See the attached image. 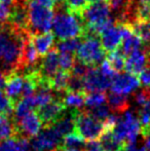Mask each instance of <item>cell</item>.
Here are the masks:
<instances>
[{
    "label": "cell",
    "instance_id": "1",
    "mask_svg": "<svg viewBox=\"0 0 150 151\" xmlns=\"http://www.w3.org/2000/svg\"><path fill=\"white\" fill-rule=\"evenodd\" d=\"M52 28L54 35L60 40L81 38L86 35L81 18L69 12L66 7L64 10L59 7V12L55 14Z\"/></svg>",
    "mask_w": 150,
    "mask_h": 151
},
{
    "label": "cell",
    "instance_id": "2",
    "mask_svg": "<svg viewBox=\"0 0 150 151\" xmlns=\"http://www.w3.org/2000/svg\"><path fill=\"white\" fill-rule=\"evenodd\" d=\"M110 12V5L107 1L90 3L80 17L85 28L86 35L99 36L103 28L112 20Z\"/></svg>",
    "mask_w": 150,
    "mask_h": 151
},
{
    "label": "cell",
    "instance_id": "3",
    "mask_svg": "<svg viewBox=\"0 0 150 151\" xmlns=\"http://www.w3.org/2000/svg\"><path fill=\"white\" fill-rule=\"evenodd\" d=\"M28 28L30 34H40L50 32L52 27L55 12L52 7L38 4L36 2L28 1Z\"/></svg>",
    "mask_w": 150,
    "mask_h": 151
},
{
    "label": "cell",
    "instance_id": "4",
    "mask_svg": "<svg viewBox=\"0 0 150 151\" xmlns=\"http://www.w3.org/2000/svg\"><path fill=\"white\" fill-rule=\"evenodd\" d=\"M141 127L138 114L132 110H126L123 115L119 116L112 132L116 140L123 145L124 143H135L138 141Z\"/></svg>",
    "mask_w": 150,
    "mask_h": 151
},
{
    "label": "cell",
    "instance_id": "5",
    "mask_svg": "<svg viewBox=\"0 0 150 151\" xmlns=\"http://www.w3.org/2000/svg\"><path fill=\"white\" fill-rule=\"evenodd\" d=\"M82 39L76 50V60L88 67H98L105 58L102 43L96 35H85Z\"/></svg>",
    "mask_w": 150,
    "mask_h": 151
},
{
    "label": "cell",
    "instance_id": "6",
    "mask_svg": "<svg viewBox=\"0 0 150 151\" xmlns=\"http://www.w3.org/2000/svg\"><path fill=\"white\" fill-rule=\"evenodd\" d=\"M76 132L86 142L98 141L105 132L104 122L96 119L88 111H78L75 118Z\"/></svg>",
    "mask_w": 150,
    "mask_h": 151
},
{
    "label": "cell",
    "instance_id": "7",
    "mask_svg": "<svg viewBox=\"0 0 150 151\" xmlns=\"http://www.w3.org/2000/svg\"><path fill=\"white\" fill-rule=\"evenodd\" d=\"M63 138L54 127H42L40 133L32 138V151H54L62 146Z\"/></svg>",
    "mask_w": 150,
    "mask_h": 151
},
{
    "label": "cell",
    "instance_id": "8",
    "mask_svg": "<svg viewBox=\"0 0 150 151\" xmlns=\"http://www.w3.org/2000/svg\"><path fill=\"white\" fill-rule=\"evenodd\" d=\"M66 109L67 108L65 107L62 99L59 98V99L52 100L50 103L38 108L36 113L39 116L43 127H48L54 125V123L64 114Z\"/></svg>",
    "mask_w": 150,
    "mask_h": 151
},
{
    "label": "cell",
    "instance_id": "9",
    "mask_svg": "<svg viewBox=\"0 0 150 151\" xmlns=\"http://www.w3.org/2000/svg\"><path fill=\"white\" fill-rule=\"evenodd\" d=\"M111 86V79L101 73L98 67H90L83 76L84 93L105 91Z\"/></svg>",
    "mask_w": 150,
    "mask_h": 151
},
{
    "label": "cell",
    "instance_id": "10",
    "mask_svg": "<svg viewBox=\"0 0 150 151\" xmlns=\"http://www.w3.org/2000/svg\"><path fill=\"white\" fill-rule=\"evenodd\" d=\"M139 78L131 73H117L111 80L110 88L113 93L128 96L136 91L140 86Z\"/></svg>",
    "mask_w": 150,
    "mask_h": 151
},
{
    "label": "cell",
    "instance_id": "11",
    "mask_svg": "<svg viewBox=\"0 0 150 151\" xmlns=\"http://www.w3.org/2000/svg\"><path fill=\"white\" fill-rule=\"evenodd\" d=\"M99 36L105 52L109 54L118 50L122 41V32L119 23H111L99 34Z\"/></svg>",
    "mask_w": 150,
    "mask_h": 151
},
{
    "label": "cell",
    "instance_id": "12",
    "mask_svg": "<svg viewBox=\"0 0 150 151\" xmlns=\"http://www.w3.org/2000/svg\"><path fill=\"white\" fill-rule=\"evenodd\" d=\"M16 125L18 129V135H22L28 138H33L37 136L43 127L36 111H31L20 121H18Z\"/></svg>",
    "mask_w": 150,
    "mask_h": 151
},
{
    "label": "cell",
    "instance_id": "13",
    "mask_svg": "<svg viewBox=\"0 0 150 151\" xmlns=\"http://www.w3.org/2000/svg\"><path fill=\"white\" fill-rule=\"evenodd\" d=\"M59 52L56 47H54L46 56L43 57L40 65L38 66L39 75L44 81H50L55 74L60 70L59 65Z\"/></svg>",
    "mask_w": 150,
    "mask_h": 151
},
{
    "label": "cell",
    "instance_id": "14",
    "mask_svg": "<svg viewBox=\"0 0 150 151\" xmlns=\"http://www.w3.org/2000/svg\"><path fill=\"white\" fill-rule=\"evenodd\" d=\"M23 84H24V74H22L21 72L14 71L6 75L4 93L12 102L14 106L19 100L22 99Z\"/></svg>",
    "mask_w": 150,
    "mask_h": 151
},
{
    "label": "cell",
    "instance_id": "15",
    "mask_svg": "<svg viewBox=\"0 0 150 151\" xmlns=\"http://www.w3.org/2000/svg\"><path fill=\"white\" fill-rule=\"evenodd\" d=\"M147 62H148L147 52L142 50H136V52L128 55V58L126 59L124 70L128 73H131L133 75L137 76L146 68Z\"/></svg>",
    "mask_w": 150,
    "mask_h": 151
},
{
    "label": "cell",
    "instance_id": "16",
    "mask_svg": "<svg viewBox=\"0 0 150 151\" xmlns=\"http://www.w3.org/2000/svg\"><path fill=\"white\" fill-rule=\"evenodd\" d=\"M78 111H79V110L68 109V108H67L66 111L64 112V114L54 123L52 127H55V129H56L62 137L70 135V134L74 133L76 131L75 118H76V115H77Z\"/></svg>",
    "mask_w": 150,
    "mask_h": 151
},
{
    "label": "cell",
    "instance_id": "17",
    "mask_svg": "<svg viewBox=\"0 0 150 151\" xmlns=\"http://www.w3.org/2000/svg\"><path fill=\"white\" fill-rule=\"evenodd\" d=\"M31 38H32L33 44H34L38 56L41 57V58L46 56L54 48V43H55L54 33L45 32V33L33 34V35L31 34Z\"/></svg>",
    "mask_w": 150,
    "mask_h": 151
},
{
    "label": "cell",
    "instance_id": "18",
    "mask_svg": "<svg viewBox=\"0 0 150 151\" xmlns=\"http://www.w3.org/2000/svg\"><path fill=\"white\" fill-rule=\"evenodd\" d=\"M107 102H108L109 108L116 114L124 113L130 107L128 96L119 95V93H113V91H111L107 96Z\"/></svg>",
    "mask_w": 150,
    "mask_h": 151
},
{
    "label": "cell",
    "instance_id": "19",
    "mask_svg": "<svg viewBox=\"0 0 150 151\" xmlns=\"http://www.w3.org/2000/svg\"><path fill=\"white\" fill-rule=\"evenodd\" d=\"M85 96L84 91H66L62 96V101L68 109L80 110L85 103Z\"/></svg>",
    "mask_w": 150,
    "mask_h": 151
},
{
    "label": "cell",
    "instance_id": "20",
    "mask_svg": "<svg viewBox=\"0 0 150 151\" xmlns=\"http://www.w3.org/2000/svg\"><path fill=\"white\" fill-rule=\"evenodd\" d=\"M17 135H18V129L12 117L0 113V141L16 137Z\"/></svg>",
    "mask_w": 150,
    "mask_h": 151
},
{
    "label": "cell",
    "instance_id": "21",
    "mask_svg": "<svg viewBox=\"0 0 150 151\" xmlns=\"http://www.w3.org/2000/svg\"><path fill=\"white\" fill-rule=\"evenodd\" d=\"M71 73L63 70H59L55 76L48 81L50 88L54 91H57L58 93H63L67 91V86L70 79Z\"/></svg>",
    "mask_w": 150,
    "mask_h": 151
},
{
    "label": "cell",
    "instance_id": "22",
    "mask_svg": "<svg viewBox=\"0 0 150 151\" xmlns=\"http://www.w3.org/2000/svg\"><path fill=\"white\" fill-rule=\"evenodd\" d=\"M99 142H100L103 151H116L123 146L120 142L116 140L112 131H105L101 136Z\"/></svg>",
    "mask_w": 150,
    "mask_h": 151
},
{
    "label": "cell",
    "instance_id": "23",
    "mask_svg": "<svg viewBox=\"0 0 150 151\" xmlns=\"http://www.w3.org/2000/svg\"><path fill=\"white\" fill-rule=\"evenodd\" d=\"M86 145V142L77 132L67 135L64 137L62 141V146L61 147L71 148V149H84Z\"/></svg>",
    "mask_w": 150,
    "mask_h": 151
},
{
    "label": "cell",
    "instance_id": "24",
    "mask_svg": "<svg viewBox=\"0 0 150 151\" xmlns=\"http://www.w3.org/2000/svg\"><path fill=\"white\" fill-rule=\"evenodd\" d=\"M107 102V95L105 91H92L88 93L85 96V103L84 105L88 109H93L98 106H101Z\"/></svg>",
    "mask_w": 150,
    "mask_h": 151
},
{
    "label": "cell",
    "instance_id": "25",
    "mask_svg": "<svg viewBox=\"0 0 150 151\" xmlns=\"http://www.w3.org/2000/svg\"><path fill=\"white\" fill-rule=\"evenodd\" d=\"M88 5H90V0H65L66 9L78 17L82 16Z\"/></svg>",
    "mask_w": 150,
    "mask_h": 151
},
{
    "label": "cell",
    "instance_id": "26",
    "mask_svg": "<svg viewBox=\"0 0 150 151\" xmlns=\"http://www.w3.org/2000/svg\"><path fill=\"white\" fill-rule=\"evenodd\" d=\"M81 38H72V39H66V40H60L57 43V50L59 52H76V50H78L81 42Z\"/></svg>",
    "mask_w": 150,
    "mask_h": 151
},
{
    "label": "cell",
    "instance_id": "27",
    "mask_svg": "<svg viewBox=\"0 0 150 151\" xmlns=\"http://www.w3.org/2000/svg\"><path fill=\"white\" fill-rule=\"evenodd\" d=\"M124 55L120 52L119 50H116L114 52H111L108 54L107 61L110 63L112 68L116 72H120L124 70V65H126V58Z\"/></svg>",
    "mask_w": 150,
    "mask_h": 151
},
{
    "label": "cell",
    "instance_id": "28",
    "mask_svg": "<svg viewBox=\"0 0 150 151\" xmlns=\"http://www.w3.org/2000/svg\"><path fill=\"white\" fill-rule=\"evenodd\" d=\"M75 58L73 54L70 52H60L59 55V65H60V70L66 71L70 73L71 70L73 69L75 65Z\"/></svg>",
    "mask_w": 150,
    "mask_h": 151
},
{
    "label": "cell",
    "instance_id": "29",
    "mask_svg": "<svg viewBox=\"0 0 150 151\" xmlns=\"http://www.w3.org/2000/svg\"><path fill=\"white\" fill-rule=\"evenodd\" d=\"M110 111H111V109L109 108V106L106 105V104H103V105L98 106V107H96V108L90 109V111H88V112L90 114H92L96 119L104 122V121L111 115Z\"/></svg>",
    "mask_w": 150,
    "mask_h": 151
},
{
    "label": "cell",
    "instance_id": "30",
    "mask_svg": "<svg viewBox=\"0 0 150 151\" xmlns=\"http://www.w3.org/2000/svg\"><path fill=\"white\" fill-rule=\"evenodd\" d=\"M0 113L6 114L10 117H12L14 113V104L2 90H0Z\"/></svg>",
    "mask_w": 150,
    "mask_h": 151
},
{
    "label": "cell",
    "instance_id": "31",
    "mask_svg": "<svg viewBox=\"0 0 150 151\" xmlns=\"http://www.w3.org/2000/svg\"><path fill=\"white\" fill-rule=\"evenodd\" d=\"M12 8L6 5L2 1H0V27L6 24H9L10 18H11Z\"/></svg>",
    "mask_w": 150,
    "mask_h": 151
},
{
    "label": "cell",
    "instance_id": "32",
    "mask_svg": "<svg viewBox=\"0 0 150 151\" xmlns=\"http://www.w3.org/2000/svg\"><path fill=\"white\" fill-rule=\"evenodd\" d=\"M132 0H109L108 3L111 9H113L114 12H118L119 14H121L128 8Z\"/></svg>",
    "mask_w": 150,
    "mask_h": 151
},
{
    "label": "cell",
    "instance_id": "33",
    "mask_svg": "<svg viewBox=\"0 0 150 151\" xmlns=\"http://www.w3.org/2000/svg\"><path fill=\"white\" fill-rule=\"evenodd\" d=\"M0 151H19L16 137L0 141Z\"/></svg>",
    "mask_w": 150,
    "mask_h": 151
},
{
    "label": "cell",
    "instance_id": "34",
    "mask_svg": "<svg viewBox=\"0 0 150 151\" xmlns=\"http://www.w3.org/2000/svg\"><path fill=\"white\" fill-rule=\"evenodd\" d=\"M17 144H18L19 151H32V145L31 141L28 137H25L22 135H17Z\"/></svg>",
    "mask_w": 150,
    "mask_h": 151
},
{
    "label": "cell",
    "instance_id": "35",
    "mask_svg": "<svg viewBox=\"0 0 150 151\" xmlns=\"http://www.w3.org/2000/svg\"><path fill=\"white\" fill-rule=\"evenodd\" d=\"M99 69H100L101 73H102L103 75L106 76V77H108V78H110L111 80H112V78L116 75V74H117L115 70L112 68V66L110 65V63H109L107 60H104L102 63H101Z\"/></svg>",
    "mask_w": 150,
    "mask_h": 151
},
{
    "label": "cell",
    "instance_id": "36",
    "mask_svg": "<svg viewBox=\"0 0 150 151\" xmlns=\"http://www.w3.org/2000/svg\"><path fill=\"white\" fill-rule=\"evenodd\" d=\"M140 84L144 88H150V68H145L138 75Z\"/></svg>",
    "mask_w": 150,
    "mask_h": 151
},
{
    "label": "cell",
    "instance_id": "37",
    "mask_svg": "<svg viewBox=\"0 0 150 151\" xmlns=\"http://www.w3.org/2000/svg\"><path fill=\"white\" fill-rule=\"evenodd\" d=\"M122 149L123 151H149L147 149V147L144 145H141L138 142H135V143H124L122 146Z\"/></svg>",
    "mask_w": 150,
    "mask_h": 151
},
{
    "label": "cell",
    "instance_id": "38",
    "mask_svg": "<svg viewBox=\"0 0 150 151\" xmlns=\"http://www.w3.org/2000/svg\"><path fill=\"white\" fill-rule=\"evenodd\" d=\"M141 135L144 139V144L147 147V149L150 150V127H142L141 129Z\"/></svg>",
    "mask_w": 150,
    "mask_h": 151
},
{
    "label": "cell",
    "instance_id": "39",
    "mask_svg": "<svg viewBox=\"0 0 150 151\" xmlns=\"http://www.w3.org/2000/svg\"><path fill=\"white\" fill-rule=\"evenodd\" d=\"M84 149H85V151H103L99 141L86 142V145H85V148H84Z\"/></svg>",
    "mask_w": 150,
    "mask_h": 151
},
{
    "label": "cell",
    "instance_id": "40",
    "mask_svg": "<svg viewBox=\"0 0 150 151\" xmlns=\"http://www.w3.org/2000/svg\"><path fill=\"white\" fill-rule=\"evenodd\" d=\"M28 1H32V2H36L38 4H41V5L47 6V7H54L55 3L52 0H28Z\"/></svg>",
    "mask_w": 150,
    "mask_h": 151
},
{
    "label": "cell",
    "instance_id": "41",
    "mask_svg": "<svg viewBox=\"0 0 150 151\" xmlns=\"http://www.w3.org/2000/svg\"><path fill=\"white\" fill-rule=\"evenodd\" d=\"M5 81H6V74L0 69V90H1L2 88H4Z\"/></svg>",
    "mask_w": 150,
    "mask_h": 151
},
{
    "label": "cell",
    "instance_id": "42",
    "mask_svg": "<svg viewBox=\"0 0 150 151\" xmlns=\"http://www.w3.org/2000/svg\"><path fill=\"white\" fill-rule=\"evenodd\" d=\"M132 2L136 5H150V0H133Z\"/></svg>",
    "mask_w": 150,
    "mask_h": 151
},
{
    "label": "cell",
    "instance_id": "43",
    "mask_svg": "<svg viewBox=\"0 0 150 151\" xmlns=\"http://www.w3.org/2000/svg\"><path fill=\"white\" fill-rule=\"evenodd\" d=\"M57 151H83L81 149H71V148H65V147H59Z\"/></svg>",
    "mask_w": 150,
    "mask_h": 151
},
{
    "label": "cell",
    "instance_id": "44",
    "mask_svg": "<svg viewBox=\"0 0 150 151\" xmlns=\"http://www.w3.org/2000/svg\"><path fill=\"white\" fill-rule=\"evenodd\" d=\"M52 1H54V3H55V5H61V4L63 3V1H64V0H52Z\"/></svg>",
    "mask_w": 150,
    "mask_h": 151
},
{
    "label": "cell",
    "instance_id": "45",
    "mask_svg": "<svg viewBox=\"0 0 150 151\" xmlns=\"http://www.w3.org/2000/svg\"><path fill=\"white\" fill-rule=\"evenodd\" d=\"M98 1H107L108 2L109 0H90V2H92V3L93 2H98Z\"/></svg>",
    "mask_w": 150,
    "mask_h": 151
},
{
    "label": "cell",
    "instance_id": "46",
    "mask_svg": "<svg viewBox=\"0 0 150 151\" xmlns=\"http://www.w3.org/2000/svg\"><path fill=\"white\" fill-rule=\"evenodd\" d=\"M147 55H148V62H149V64H150V48L148 50H147Z\"/></svg>",
    "mask_w": 150,
    "mask_h": 151
},
{
    "label": "cell",
    "instance_id": "47",
    "mask_svg": "<svg viewBox=\"0 0 150 151\" xmlns=\"http://www.w3.org/2000/svg\"><path fill=\"white\" fill-rule=\"evenodd\" d=\"M116 151H123V149H122V147H121V148H119V149L116 150Z\"/></svg>",
    "mask_w": 150,
    "mask_h": 151
}]
</instances>
